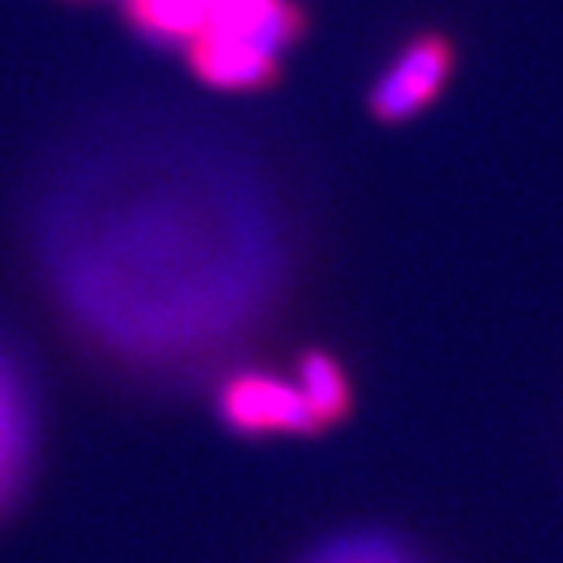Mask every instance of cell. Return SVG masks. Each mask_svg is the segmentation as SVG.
<instances>
[{
	"label": "cell",
	"instance_id": "4",
	"mask_svg": "<svg viewBox=\"0 0 563 563\" xmlns=\"http://www.w3.org/2000/svg\"><path fill=\"white\" fill-rule=\"evenodd\" d=\"M41 411L22 353L0 334V520L19 506L37 465Z\"/></svg>",
	"mask_w": 563,
	"mask_h": 563
},
{
	"label": "cell",
	"instance_id": "9",
	"mask_svg": "<svg viewBox=\"0 0 563 563\" xmlns=\"http://www.w3.org/2000/svg\"><path fill=\"white\" fill-rule=\"evenodd\" d=\"M74 4H88V0H74Z\"/></svg>",
	"mask_w": 563,
	"mask_h": 563
},
{
	"label": "cell",
	"instance_id": "8",
	"mask_svg": "<svg viewBox=\"0 0 563 563\" xmlns=\"http://www.w3.org/2000/svg\"><path fill=\"white\" fill-rule=\"evenodd\" d=\"M306 563H418V560L407 553L397 538L378 531H356L320 545Z\"/></svg>",
	"mask_w": 563,
	"mask_h": 563
},
{
	"label": "cell",
	"instance_id": "5",
	"mask_svg": "<svg viewBox=\"0 0 563 563\" xmlns=\"http://www.w3.org/2000/svg\"><path fill=\"white\" fill-rule=\"evenodd\" d=\"M200 33L262 47L287 58L309 33V8L302 0H211ZM197 33V37H200Z\"/></svg>",
	"mask_w": 563,
	"mask_h": 563
},
{
	"label": "cell",
	"instance_id": "2",
	"mask_svg": "<svg viewBox=\"0 0 563 563\" xmlns=\"http://www.w3.org/2000/svg\"><path fill=\"white\" fill-rule=\"evenodd\" d=\"M459 69V44L448 30H415L393 47L367 88L371 121L400 128L429 113Z\"/></svg>",
	"mask_w": 563,
	"mask_h": 563
},
{
	"label": "cell",
	"instance_id": "3",
	"mask_svg": "<svg viewBox=\"0 0 563 563\" xmlns=\"http://www.w3.org/2000/svg\"><path fill=\"white\" fill-rule=\"evenodd\" d=\"M214 418L241 440H309L320 426L291 371L230 367L214 382Z\"/></svg>",
	"mask_w": 563,
	"mask_h": 563
},
{
	"label": "cell",
	"instance_id": "6",
	"mask_svg": "<svg viewBox=\"0 0 563 563\" xmlns=\"http://www.w3.org/2000/svg\"><path fill=\"white\" fill-rule=\"evenodd\" d=\"M291 378L302 389V397L313 411L320 433H331L350 422L356 407V389L350 367L342 364V356H334L323 345H306L291 356Z\"/></svg>",
	"mask_w": 563,
	"mask_h": 563
},
{
	"label": "cell",
	"instance_id": "1",
	"mask_svg": "<svg viewBox=\"0 0 563 563\" xmlns=\"http://www.w3.org/2000/svg\"><path fill=\"white\" fill-rule=\"evenodd\" d=\"M26 251L84 350L161 386L241 350L295 277L269 167L172 106H121L58 142L30 186Z\"/></svg>",
	"mask_w": 563,
	"mask_h": 563
},
{
	"label": "cell",
	"instance_id": "7",
	"mask_svg": "<svg viewBox=\"0 0 563 563\" xmlns=\"http://www.w3.org/2000/svg\"><path fill=\"white\" fill-rule=\"evenodd\" d=\"M211 0H121V19L139 44L183 55L208 22Z\"/></svg>",
	"mask_w": 563,
	"mask_h": 563
}]
</instances>
